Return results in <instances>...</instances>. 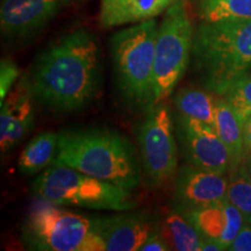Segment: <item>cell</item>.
<instances>
[{
	"instance_id": "cell-1",
	"label": "cell",
	"mask_w": 251,
	"mask_h": 251,
	"mask_svg": "<svg viewBox=\"0 0 251 251\" xmlns=\"http://www.w3.org/2000/svg\"><path fill=\"white\" fill-rule=\"evenodd\" d=\"M30 81L35 98L54 112L87 107L101 89L98 41L86 29L62 36L37 56Z\"/></svg>"
},
{
	"instance_id": "cell-2",
	"label": "cell",
	"mask_w": 251,
	"mask_h": 251,
	"mask_svg": "<svg viewBox=\"0 0 251 251\" xmlns=\"http://www.w3.org/2000/svg\"><path fill=\"white\" fill-rule=\"evenodd\" d=\"M140 163L133 144L124 134L107 128H87L59 133L52 164L69 166L134 191L142 181Z\"/></svg>"
},
{
	"instance_id": "cell-3",
	"label": "cell",
	"mask_w": 251,
	"mask_h": 251,
	"mask_svg": "<svg viewBox=\"0 0 251 251\" xmlns=\"http://www.w3.org/2000/svg\"><path fill=\"white\" fill-rule=\"evenodd\" d=\"M192 61L203 85L224 96L251 70V20L203 21L194 31Z\"/></svg>"
},
{
	"instance_id": "cell-4",
	"label": "cell",
	"mask_w": 251,
	"mask_h": 251,
	"mask_svg": "<svg viewBox=\"0 0 251 251\" xmlns=\"http://www.w3.org/2000/svg\"><path fill=\"white\" fill-rule=\"evenodd\" d=\"M158 23L142 21L115 33L111 39L113 72L124 100L135 108L153 107V63Z\"/></svg>"
},
{
	"instance_id": "cell-5",
	"label": "cell",
	"mask_w": 251,
	"mask_h": 251,
	"mask_svg": "<svg viewBox=\"0 0 251 251\" xmlns=\"http://www.w3.org/2000/svg\"><path fill=\"white\" fill-rule=\"evenodd\" d=\"M31 193L41 201L58 206L117 212L136 206L131 191L62 164H51L37 176L31 184Z\"/></svg>"
},
{
	"instance_id": "cell-6",
	"label": "cell",
	"mask_w": 251,
	"mask_h": 251,
	"mask_svg": "<svg viewBox=\"0 0 251 251\" xmlns=\"http://www.w3.org/2000/svg\"><path fill=\"white\" fill-rule=\"evenodd\" d=\"M21 237L29 249L39 251H106L92 219L46 201L28 213Z\"/></svg>"
},
{
	"instance_id": "cell-7",
	"label": "cell",
	"mask_w": 251,
	"mask_h": 251,
	"mask_svg": "<svg viewBox=\"0 0 251 251\" xmlns=\"http://www.w3.org/2000/svg\"><path fill=\"white\" fill-rule=\"evenodd\" d=\"M194 30L185 0H176L164 12L156 41L153 106L164 101L184 77L192 59Z\"/></svg>"
},
{
	"instance_id": "cell-8",
	"label": "cell",
	"mask_w": 251,
	"mask_h": 251,
	"mask_svg": "<svg viewBox=\"0 0 251 251\" xmlns=\"http://www.w3.org/2000/svg\"><path fill=\"white\" fill-rule=\"evenodd\" d=\"M140 161L147 184L162 186L178 171V142L175 118L169 105L158 102L147 111L137 127Z\"/></svg>"
},
{
	"instance_id": "cell-9",
	"label": "cell",
	"mask_w": 251,
	"mask_h": 251,
	"mask_svg": "<svg viewBox=\"0 0 251 251\" xmlns=\"http://www.w3.org/2000/svg\"><path fill=\"white\" fill-rule=\"evenodd\" d=\"M175 128L178 148L188 164L226 174L230 165V155L214 127L178 113Z\"/></svg>"
},
{
	"instance_id": "cell-10",
	"label": "cell",
	"mask_w": 251,
	"mask_h": 251,
	"mask_svg": "<svg viewBox=\"0 0 251 251\" xmlns=\"http://www.w3.org/2000/svg\"><path fill=\"white\" fill-rule=\"evenodd\" d=\"M34 97L30 76L24 74L0 103V149L2 156L15 148L33 129L35 120Z\"/></svg>"
},
{
	"instance_id": "cell-11",
	"label": "cell",
	"mask_w": 251,
	"mask_h": 251,
	"mask_svg": "<svg viewBox=\"0 0 251 251\" xmlns=\"http://www.w3.org/2000/svg\"><path fill=\"white\" fill-rule=\"evenodd\" d=\"M228 180L225 175L193 165L178 169L174 205L177 211H190L227 199Z\"/></svg>"
},
{
	"instance_id": "cell-12",
	"label": "cell",
	"mask_w": 251,
	"mask_h": 251,
	"mask_svg": "<svg viewBox=\"0 0 251 251\" xmlns=\"http://www.w3.org/2000/svg\"><path fill=\"white\" fill-rule=\"evenodd\" d=\"M62 5L59 0H2V35L14 41L29 39L55 18Z\"/></svg>"
},
{
	"instance_id": "cell-13",
	"label": "cell",
	"mask_w": 251,
	"mask_h": 251,
	"mask_svg": "<svg viewBox=\"0 0 251 251\" xmlns=\"http://www.w3.org/2000/svg\"><path fill=\"white\" fill-rule=\"evenodd\" d=\"M93 228L107 251H140L150 233L158 226L148 213H127L93 218Z\"/></svg>"
},
{
	"instance_id": "cell-14",
	"label": "cell",
	"mask_w": 251,
	"mask_h": 251,
	"mask_svg": "<svg viewBox=\"0 0 251 251\" xmlns=\"http://www.w3.org/2000/svg\"><path fill=\"white\" fill-rule=\"evenodd\" d=\"M203 237L213 238L228 250L244 225V218L227 199L212 205L180 212Z\"/></svg>"
},
{
	"instance_id": "cell-15",
	"label": "cell",
	"mask_w": 251,
	"mask_h": 251,
	"mask_svg": "<svg viewBox=\"0 0 251 251\" xmlns=\"http://www.w3.org/2000/svg\"><path fill=\"white\" fill-rule=\"evenodd\" d=\"M176 0H101L99 23L102 28L139 24L155 19Z\"/></svg>"
},
{
	"instance_id": "cell-16",
	"label": "cell",
	"mask_w": 251,
	"mask_h": 251,
	"mask_svg": "<svg viewBox=\"0 0 251 251\" xmlns=\"http://www.w3.org/2000/svg\"><path fill=\"white\" fill-rule=\"evenodd\" d=\"M215 130L230 155V165L236 168L246 152L242 124L224 98L215 99Z\"/></svg>"
},
{
	"instance_id": "cell-17",
	"label": "cell",
	"mask_w": 251,
	"mask_h": 251,
	"mask_svg": "<svg viewBox=\"0 0 251 251\" xmlns=\"http://www.w3.org/2000/svg\"><path fill=\"white\" fill-rule=\"evenodd\" d=\"M59 134L45 131L36 135L18 159L19 171L25 176H33L49 164H52L58 148Z\"/></svg>"
},
{
	"instance_id": "cell-18",
	"label": "cell",
	"mask_w": 251,
	"mask_h": 251,
	"mask_svg": "<svg viewBox=\"0 0 251 251\" xmlns=\"http://www.w3.org/2000/svg\"><path fill=\"white\" fill-rule=\"evenodd\" d=\"M163 234L171 250L200 251L203 236L177 209L165 215L162 224Z\"/></svg>"
},
{
	"instance_id": "cell-19",
	"label": "cell",
	"mask_w": 251,
	"mask_h": 251,
	"mask_svg": "<svg viewBox=\"0 0 251 251\" xmlns=\"http://www.w3.org/2000/svg\"><path fill=\"white\" fill-rule=\"evenodd\" d=\"M178 113L215 128V100L208 92L198 89H183L175 96Z\"/></svg>"
},
{
	"instance_id": "cell-20",
	"label": "cell",
	"mask_w": 251,
	"mask_h": 251,
	"mask_svg": "<svg viewBox=\"0 0 251 251\" xmlns=\"http://www.w3.org/2000/svg\"><path fill=\"white\" fill-rule=\"evenodd\" d=\"M203 21L251 20V0H197Z\"/></svg>"
},
{
	"instance_id": "cell-21",
	"label": "cell",
	"mask_w": 251,
	"mask_h": 251,
	"mask_svg": "<svg viewBox=\"0 0 251 251\" xmlns=\"http://www.w3.org/2000/svg\"><path fill=\"white\" fill-rule=\"evenodd\" d=\"M227 200L251 224V176L246 166H236L228 181Z\"/></svg>"
},
{
	"instance_id": "cell-22",
	"label": "cell",
	"mask_w": 251,
	"mask_h": 251,
	"mask_svg": "<svg viewBox=\"0 0 251 251\" xmlns=\"http://www.w3.org/2000/svg\"><path fill=\"white\" fill-rule=\"evenodd\" d=\"M241 124L251 115V70L236 78L224 94Z\"/></svg>"
},
{
	"instance_id": "cell-23",
	"label": "cell",
	"mask_w": 251,
	"mask_h": 251,
	"mask_svg": "<svg viewBox=\"0 0 251 251\" xmlns=\"http://www.w3.org/2000/svg\"><path fill=\"white\" fill-rule=\"evenodd\" d=\"M20 78L18 65L11 59H2L0 63V103L4 101L12 87Z\"/></svg>"
},
{
	"instance_id": "cell-24",
	"label": "cell",
	"mask_w": 251,
	"mask_h": 251,
	"mask_svg": "<svg viewBox=\"0 0 251 251\" xmlns=\"http://www.w3.org/2000/svg\"><path fill=\"white\" fill-rule=\"evenodd\" d=\"M171 250L170 246H169L168 241L163 234L161 226H157L150 233L146 242L141 247L140 251H169Z\"/></svg>"
},
{
	"instance_id": "cell-25",
	"label": "cell",
	"mask_w": 251,
	"mask_h": 251,
	"mask_svg": "<svg viewBox=\"0 0 251 251\" xmlns=\"http://www.w3.org/2000/svg\"><path fill=\"white\" fill-rule=\"evenodd\" d=\"M230 251H251V224L244 222L242 229L237 236L235 237L233 243L230 244Z\"/></svg>"
},
{
	"instance_id": "cell-26",
	"label": "cell",
	"mask_w": 251,
	"mask_h": 251,
	"mask_svg": "<svg viewBox=\"0 0 251 251\" xmlns=\"http://www.w3.org/2000/svg\"><path fill=\"white\" fill-rule=\"evenodd\" d=\"M242 131L246 151L251 152V115L242 122Z\"/></svg>"
},
{
	"instance_id": "cell-27",
	"label": "cell",
	"mask_w": 251,
	"mask_h": 251,
	"mask_svg": "<svg viewBox=\"0 0 251 251\" xmlns=\"http://www.w3.org/2000/svg\"><path fill=\"white\" fill-rule=\"evenodd\" d=\"M225 250V248L222 247V244L218 242V241L213 240V238L203 237L201 249L200 251H221Z\"/></svg>"
},
{
	"instance_id": "cell-28",
	"label": "cell",
	"mask_w": 251,
	"mask_h": 251,
	"mask_svg": "<svg viewBox=\"0 0 251 251\" xmlns=\"http://www.w3.org/2000/svg\"><path fill=\"white\" fill-rule=\"evenodd\" d=\"M246 168H247V170H248V172H249V175L251 176V162L249 163V164H248V165L246 166Z\"/></svg>"
},
{
	"instance_id": "cell-29",
	"label": "cell",
	"mask_w": 251,
	"mask_h": 251,
	"mask_svg": "<svg viewBox=\"0 0 251 251\" xmlns=\"http://www.w3.org/2000/svg\"><path fill=\"white\" fill-rule=\"evenodd\" d=\"M59 1H61L62 4H67V2H70L72 0H59Z\"/></svg>"
}]
</instances>
